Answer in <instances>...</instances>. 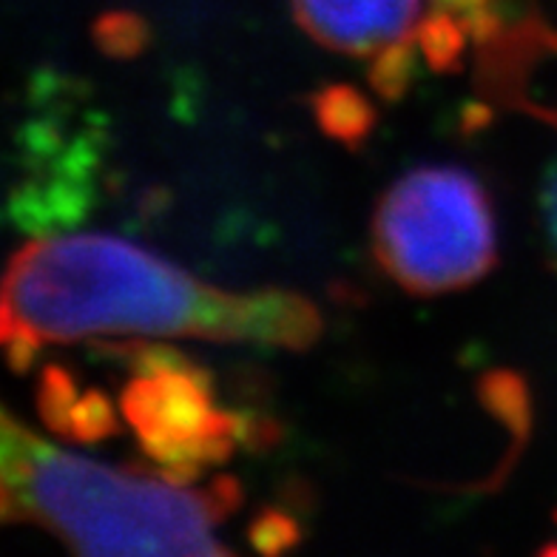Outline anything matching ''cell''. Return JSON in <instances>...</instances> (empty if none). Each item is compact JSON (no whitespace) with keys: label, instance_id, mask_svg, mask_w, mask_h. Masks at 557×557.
<instances>
[{"label":"cell","instance_id":"cell-5","mask_svg":"<svg viewBox=\"0 0 557 557\" xmlns=\"http://www.w3.org/2000/svg\"><path fill=\"white\" fill-rule=\"evenodd\" d=\"M296 21L313 40L352 58H373L412 37L424 0H290Z\"/></svg>","mask_w":557,"mask_h":557},{"label":"cell","instance_id":"cell-16","mask_svg":"<svg viewBox=\"0 0 557 557\" xmlns=\"http://www.w3.org/2000/svg\"><path fill=\"white\" fill-rule=\"evenodd\" d=\"M543 555H557V543H549V546H543Z\"/></svg>","mask_w":557,"mask_h":557},{"label":"cell","instance_id":"cell-10","mask_svg":"<svg viewBox=\"0 0 557 557\" xmlns=\"http://www.w3.org/2000/svg\"><path fill=\"white\" fill-rule=\"evenodd\" d=\"M416 37V35H412ZM412 37H404L396 44L384 46L382 52L373 54V66H370V83L384 100H398L407 91L412 74Z\"/></svg>","mask_w":557,"mask_h":557},{"label":"cell","instance_id":"cell-2","mask_svg":"<svg viewBox=\"0 0 557 557\" xmlns=\"http://www.w3.org/2000/svg\"><path fill=\"white\" fill-rule=\"evenodd\" d=\"M236 506L234 478L194 492L157 470H111L3 416V521L35 523L81 555H227L213 527Z\"/></svg>","mask_w":557,"mask_h":557},{"label":"cell","instance_id":"cell-1","mask_svg":"<svg viewBox=\"0 0 557 557\" xmlns=\"http://www.w3.org/2000/svg\"><path fill=\"white\" fill-rule=\"evenodd\" d=\"M194 336L305 350L322 333L310 299L287 290L227 294L120 236L23 245L3 282V336Z\"/></svg>","mask_w":557,"mask_h":557},{"label":"cell","instance_id":"cell-11","mask_svg":"<svg viewBox=\"0 0 557 557\" xmlns=\"http://www.w3.org/2000/svg\"><path fill=\"white\" fill-rule=\"evenodd\" d=\"M95 40L111 58H134L143 52L148 40L146 23L132 12H111L103 15L95 26Z\"/></svg>","mask_w":557,"mask_h":557},{"label":"cell","instance_id":"cell-9","mask_svg":"<svg viewBox=\"0 0 557 557\" xmlns=\"http://www.w3.org/2000/svg\"><path fill=\"white\" fill-rule=\"evenodd\" d=\"M77 398L81 396L74 393L72 375L58 364L46 367L44 375H40V384H37V410H40L46 426H52L54 433L66 435L69 416H72V407Z\"/></svg>","mask_w":557,"mask_h":557},{"label":"cell","instance_id":"cell-3","mask_svg":"<svg viewBox=\"0 0 557 557\" xmlns=\"http://www.w3.org/2000/svg\"><path fill=\"white\" fill-rule=\"evenodd\" d=\"M373 243L384 271L412 294L458 290L495 264L490 199L467 171L418 169L379 202Z\"/></svg>","mask_w":557,"mask_h":557},{"label":"cell","instance_id":"cell-12","mask_svg":"<svg viewBox=\"0 0 557 557\" xmlns=\"http://www.w3.org/2000/svg\"><path fill=\"white\" fill-rule=\"evenodd\" d=\"M481 389H484V401L504 418L506 424H518L521 430L527 426V396H523V384L515 375H492Z\"/></svg>","mask_w":557,"mask_h":557},{"label":"cell","instance_id":"cell-15","mask_svg":"<svg viewBox=\"0 0 557 557\" xmlns=\"http://www.w3.org/2000/svg\"><path fill=\"white\" fill-rule=\"evenodd\" d=\"M546 120L557 125V114L546 111ZM543 216H546V234L552 239V248L557 253V160L552 162L549 174H546V185H543Z\"/></svg>","mask_w":557,"mask_h":557},{"label":"cell","instance_id":"cell-13","mask_svg":"<svg viewBox=\"0 0 557 557\" xmlns=\"http://www.w3.org/2000/svg\"><path fill=\"white\" fill-rule=\"evenodd\" d=\"M296 535H299L296 523L282 512H262L250 527V543L262 555H278V552L290 549L296 543Z\"/></svg>","mask_w":557,"mask_h":557},{"label":"cell","instance_id":"cell-4","mask_svg":"<svg viewBox=\"0 0 557 557\" xmlns=\"http://www.w3.org/2000/svg\"><path fill=\"white\" fill-rule=\"evenodd\" d=\"M134 364L120 407L157 472L174 484H191L199 472L222 463L243 444V416L213 407L208 375L171 347H123Z\"/></svg>","mask_w":557,"mask_h":557},{"label":"cell","instance_id":"cell-8","mask_svg":"<svg viewBox=\"0 0 557 557\" xmlns=\"http://www.w3.org/2000/svg\"><path fill=\"white\" fill-rule=\"evenodd\" d=\"M114 430H117L114 404L100 389H91V393L74 401L72 416H69L66 438L77 441V444H95V441L109 438Z\"/></svg>","mask_w":557,"mask_h":557},{"label":"cell","instance_id":"cell-6","mask_svg":"<svg viewBox=\"0 0 557 557\" xmlns=\"http://www.w3.org/2000/svg\"><path fill=\"white\" fill-rule=\"evenodd\" d=\"M315 120L333 139L347 148H359L373 132L375 111L364 97L350 86H331L313 100Z\"/></svg>","mask_w":557,"mask_h":557},{"label":"cell","instance_id":"cell-14","mask_svg":"<svg viewBox=\"0 0 557 557\" xmlns=\"http://www.w3.org/2000/svg\"><path fill=\"white\" fill-rule=\"evenodd\" d=\"M438 7L455 12V15L470 26V32L486 35V32L492 29L490 0H438Z\"/></svg>","mask_w":557,"mask_h":557},{"label":"cell","instance_id":"cell-7","mask_svg":"<svg viewBox=\"0 0 557 557\" xmlns=\"http://www.w3.org/2000/svg\"><path fill=\"white\" fill-rule=\"evenodd\" d=\"M467 32H470V26L461 17L441 7L418 23L416 40L424 58L430 60V66L438 69V72H453L458 66V58H461Z\"/></svg>","mask_w":557,"mask_h":557}]
</instances>
